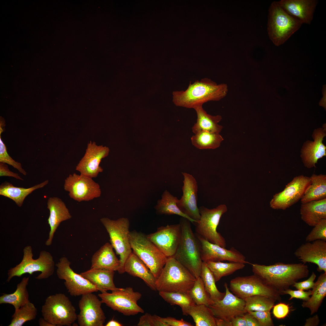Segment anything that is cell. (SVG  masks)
Returning a JSON list of instances; mask_svg holds the SVG:
<instances>
[{"label": "cell", "instance_id": "1", "mask_svg": "<svg viewBox=\"0 0 326 326\" xmlns=\"http://www.w3.org/2000/svg\"><path fill=\"white\" fill-rule=\"evenodd\" d=\"M250 264L254 274L266 284L277 291L280 295L283 291L289 289L299 280L307 277L309 274L308 266L303 263L278 262L268 266Z\"/></svg>", "mask_w": 326, "mask_h": 326}, {"label": "cell", "instance_id": "2", "mask_svg": "<svg viewBox=\"0 0 326 326\" xmlns=\"http://www.w3.org/2000/svg\"><path fill=\"white\" fill-rule=\"evenodd\" d=\"M228 91L225 83L217 84L210 79L204 78L190 82L185 90L172 93L173 101L177 106L194 109L209 101H218L225 97Z\"/></svg>", "mask_w": 326, "mask_h": 326}, {"label": "cell", "instance_id": "3", "mask_svg": "<svg viewBox=\"0 0 326 326\" xmlns=\"http://www.w3.org/2000/svg\"><path fill=\"white\" fill-rule=\"evenodd\" d=\"M191 222L186 218H181V238L173 257L197 278L200 276L203 262L200 242L192 231Z\"/></svg>", "mask_w": 326, "mask_h": 326}, {"label": "cell", "instance_id": "4", "mask_svg": "<svg viewBox=\"0 0 326 326\" xmlns=\"http://www.w3.org/2000/svg\"><path fill=\"white\" fill-rule=\"evenodd\" d=\"M196 278L173 257L168 258L156 279V290L159 292L189 293Z\"/></svg>", "mask_w": 326, "mask_h": 326}, {"label": "cell", "instance_id": "5", "mask_svg": "<svg viewBox=\"0 0 326 326\" xmlns=\"http://www.w3.org/2000/svg\"><path fill=\"white\" fill-rule=\"evenodd\" d=\"M303 24L287 13L278 1L271 4L268 11L267 31L270 39L276 46L284 43Z\"/></svg>", "mask_w": 326, "mask_h": 326}, {"label": "cell", "instance_id": "6", "mask_svg": "<svg viewBox=\"0 0 326 326\" xmlns=\"http://www.w3.org/2000/svg\"><path fill=\"white\" fill-rule=\"evenodd\" d=\"M23 251V258L20 263L8 270V282L14 276L21 277L27 273L31 275L34 272H41V273L35 277L37 280L46 279L53 274L55 264L50 253L45 250L42 251L40 253L39 257L34 259L31 246L25 247Z\"/></svg>", "mask_w": 326, "mask_h": 326}, {"label": "cell", "instance_id": "7", "mask_svg": "<svg viewBox=\"0 0 326 326\" xmlns=\"http://www.w3.org/2000/svg\"><path fill=\"white\" fill-rule=\"evenodd\" d=\"M129 237L132 251L143 261L157 279L168 258L142 233L131 231Z\"/></svg>", "mask_w": 326, "mask_h": 326}, {"label": "cell", "instance_id": "8", "mask_svg": "<svg viewBox=\"0 0 326 326\" xmlns=\"http://www.w3.org/2000/svg\"><path fill=\"white\" fill-rule=\"evenodd\" d=\"M100 221L109 234L110 243L116 254L119 256L120 266L118 272L122 274L125 272L126 261L132 252L129 237V221L124 217L116 220L103 217Z\"/></svg>", "mask_w": 326, "mask_h": 326}, {"label": "cell", "instance_id": "9", "mask_svg": "<svg viewBox=\"0 0 326 326\" xmlns=\"http://www.w3.org/2000/svg\"><path fill=\"white\" fill-rule=\"evenodd\" d=\"M43 318L54 326H71L77 320L75 308L64 294L48 296L41 308Z\"/></svg>", "mask_w": 326, "mask_h": 326}, {"label": "cell", "instance_id": "10", "mask_svg": "<svg viewBox=\"0 0 326 326\" xmlns=\"http://www.w3.org/2000/svg\"><path fill=\"white\" fill-rule=\"evenodd\" d=\"M98 296L101 299L102 303L124 315H134L144 312L137 304L142 294L134 291L131 287L119 288L111 293L102 292Z\"/></svg>", "mask_w": 326, "mask_h": 326}, {"label": "cell", "instance_id": "11", "mask_svg": "<svg viewBox=\"0 0 326 326\" xmlns=\"http://www.w3.org/2000/svg\"><path fill=\"white\" fill-rule=\"evenodd\" d=\"M199 208L200 218L195 223L196 233L211 243L225 248V240L217 231V228L222 216L227 211L226 205L221 204L210 209L203 206Z\"/></svg>", "mask_w": 326, "mask_h": 326}, {"label": "cell", "instance_id": "12", "mask_svg": "<svg viewBox=\"0 0 326 326\" xmlns=\"http://www.w3.org/2000/svg\"><path fill=\"white\" fill-rule=\"evenodd\" d=\"M230 289L238 297L244 299L254 295L266 296L280 302L281 295L272 287L266 284L257 275L238 276L230 281Z\"/></svg>", "mask_w": 326, "mask_h": 326}, {"label": "cell", "instance_id": "13", "mask_svg": "<svg viewBox=\"0 0 326 326\" xmlns=\"http://www.w3.org/2000/svg\"><path fill=\"white\" fill-rule=\"evenodd\" d=\"M70 264L68 259L63 256L55 265L57 267L56 274L58 277L65 280L64 284L71 296H82L99 291L89 280L73 271L70 267Z\"/></svg>", "mask_w": 326, "mask_h": 326}, {"label": "cell", "instance_id": "14", "mask_svg": "<svg viewBox=\"0 0 326 326\" xmlns=\"http://www.w3.org/2000/svg\"><path fill=\"white\" fill-rule=\"evenodd\" d=\"M64 188L70 198L78 202L90 201L101 194L100 185L92 178L75 173L65 179Z\"/></svg>", "mask_w": 326, "mask_h": 326}, {"label": "cell", "instance_id": "15", "mask_svg": "<svg viewBox=\"0 0 326 326\" xmlns=\"http://www.w3.org/2000/svg\"><path fill=\"white\" fill-rule=\"evenodd\" d=\"M310 177L301 175L294 177L283 190L275 194L270 200V207L285 210L297 203L302 197L310 184Z\"/></svg>", "mask_w": 326, "mask_h": 326}, {"label": "cell", "instance_id": "16", "mask_svg": "<svg viewBox=\"0 0 326 326\" xmlns=\"http://www.w3.org/2000/svg\"><path fill=\"white\" fill-rule=\"evenodd\" d=\"M101 300L90 293L82 296L78 302L80 310L77 315L80 326H103L106 318L101 307Z\"/></svg>", "mask_w": 326, "mask_h": 326}, {"label": "cell", "instance_id": "17", "mask_svg": "<svg viewBox=\"0 0 326 326\" xmlns=\"http://www.w3.org/2000/svg\"><path fill=\"white\" fill-rule=\"evenodd\" d=\"M146 236L168 258L173 257L181 239V225L179 223L161 226Z\"/></svg>", "mask_w": 326, "mask_h": 326}, {"label": "cell", "instance_id": "18", "mask_svg": "<svg viewBox=\"0 0 326 326\" xmlns=\"http://www.w3.org/2000/svg\"><path fill=\"white\" fill-rule=\"evenodd\" d=\"M195 234L200 242V256L203 262L206 263L228 261L251 264L246 260L245 257L234 248L228 250L209 242L196 233Z\"/></svg>", "mask_w": 326, "mask_h": 326}, {"label": "cell", "instance_id": "19", "mask_svg": "<svg viewBox=\"0 0 326 326\" xmlns=\"http://www.w3.org/2000/svg\"><path fill=\"white\" fill-rule=\"evenodd\" d=\"M109 148L98 145L94 142L88 143L86 152L76 167L81 174L93 178L97 177L103 169L100 166L101 160L108 155Z\"/></svg>", "mask_w": 326, "mask_h": 326}, {"label": "cell", "instance_id": "20", "mask_svg": "<svg viewBox=\"0 0 326 326\" xmlns=\"http://www.w3.org/2000/svg\"><path fill=\"white\" fill-rule=\"evenodd\" d=\"M184 180L182 187L183 195L178 200L177 205L184 214L197 222L200 215L197 206L198 186L196 179L191 174L182 172Z\"/></svg>", "mask_w": 326, "mask_h": 326}, {"label": "cell", "instance_id": "21", "mask_svg": "<svg viewBox=\"0 0 326 326\" xmlns=\"http://www.w3.org/2000/svg\"><path fill=\"white\" fill-rule=\"evenodd\" d=\"M225 295L221 300L214 302L209 307L215 317L231 322L235 317L243 315L246 313L245 302L231 292L228 285L225 283Z\"/></svg>", "mask_w": 326, "mask_h": 326}, {"label": "cell", "instance_id": "22", "mask_svg": "<svg viewBox=\"0 0 326 326\" xmlns=\"http://www.w3.org/2000/svg\"><path fill=\"white\" fill-rule=\"evenodd\" d=\"M294 255L303 263L316 264L317 270L326 272V242L318 240L302 244L295 251Z\"/></svg>", "mask_w": 326, "mask_h": 326}, {"label": "cell", "instance_id": "23", "mask_svg": "<svg viewBox=\"0 0 326 326\" xmlns=\"http://www.w3.org/2000/svg\"><path fill=\"white\" fill-rule=\"evenodd\" d=\"M326 130V126L315 129L312 135L314 141L308 140L304 143L300 156L305 167H315L318 160L326 156V147L323 143Z\"/></svg>", "mask_w": 326, "mask_h": 326}, {"label": "cell", "instance_id": "24", "mask_svg": "<svg viewBox=\"0 0 326 326\" xmlns=\"http://www.w3.org/2000/svg\"><path fill=\"white\" fill-rule=\"evenodd\" d=\"M281 7L288 14L310 24L318 1L316 0H281L278 1Z\"/></svg>", "mask_w": 326, "mask_h": 326}, {"label": "cell", "instance_id": "25", "mask_svg": "<svg viewBox=\"0 0 326 326\" xmlns=\"http://www.w3.org/2000/svg\"><path fill=\"white\" fill-rule=\"evenodd\" d=\"M47 204V208L50 211V215L47 221L50 230L48 238L45 244L46 246H49L52 244L54 234L60 223L63 221L70 219L72 216L65 203L59 198L56 197L49 198Z\"/></svg>", "mask_w": 326, "mask_h": 326}, {"label": "cell", "instance_id": "26", "mask_svg": "<svg viewBox=\"0 0 326 326\" xmlns=\"http://www.w3.org/2000/svg\"><path fill=\"white\" fill-rule=\"evenodd\" d=\"M125 272L134 277H139L152 290L156 291V279L145 263L133 251L124 264Z\"/></svg>", "mask_w": 326, "mask_h": 326}, {"label": "cell", "instance_id": "27", "mask_svg": "<svg viewBox=\"0 0 326 326\" xmlns=\"http://www.w3.org/2000/svg\"><path fill=\"white\" fill-rule=\"evenodd\" d=\"M111 244L107 242L92 255L91 268L118 271L120 262L116 257Z\"/></svg>", "mask_w": 326, "mask_h": 326}, {"label": "cell", "instance_id": "28", "mask_svg": "<svg viewBox=\"0 0 326 326\" xmlns=\"http://www.w3.org/2000/svg\"><path fill=\"white\" fill-rule=\"evenodd\" d=\"M300 214L305 223L314 226L322 219H326V198L301 203Z\"/></svg>", "mask_w": 326, "mask_h": 326}, {"label": "cell", "instance_id": "29", "mask_svg": "<svg viewBox=\"0 0 326 326\" xmlns=\"http://www.w3.org/2000/svg\"><path fill=\"white\" fill-rule=\"evenodd\" d=\"M114 271L101 269L91 268L80 274L94 285L101 292L110 290L111 291L119 288L113 282Z\"/></svg>", "mask_w": 326, "mask_h": 326}, {"label": "cell", "instance_id": "30", "mask_svg": "<svg viewBox=\"0 0 326 326\" xmlns=\"http://www.w3.org/2000/svg\"><path fill=\"white\" fill-rule=\"evenodd\" d=\"M49 181L47 180L29 188L17 187L5 181L0 186V195L8 197L14 201L19 207L23 204L26 197L34 190L42 188L47 185Z\"/></svg>", "mask_w": 326, "mask_h": 326}, {"label": "cell", "instance_id": "31", "mask_svg": "<svg viewBox=\"0 0 326 326\" xmlns=\"http://www.w3.org/2000/svg\"><path fill=\"white\" fill-rule=\"evenodd\" d=\"M197 116V122L192 127L193 132L195 134L200 131H206L219 133L223 126L218 124L222 120L220 115L212 116L208 114L203 107L199 106L194 109Z\"/></svg>", "mask_w": 326, "mask_h": 326}, {"label": "cell", "instance_id": "32", "mask_svg": "<svg viewBox=\"0 0 326 326\" xmlns=\"http://www.w3.org/2000/svg\"><path fill=\"white\" fill-rule=\"evenodd\" d=\"M310 178L311 182L300 200L301 203L326 198V175L314 174Z\"/></svg>", "mask_w": 326, "mask_h": 326}, {"label": "cell", "instance_id": "33", "mask_svg": "<svg viewBox=\"0 0 326 326\" xmlns=\"http://www.w3.org/2000/svg\"><path fill=\"white\" fill-rule=\"evenodd\" d=\"M312 291L311 297L302 305L303 308L309 309L311 315L318 311L326 296V272L318 276Z\"/></svg>", "mask_w": 326, "mask_h": 326}, {"label": "cell", "instance_id": "34", "mask_svg": "<svg viewBox=\"0 0 326 326\" xmlns=\"http://www.w3.org/2000/svg\"><path fill=\"white\" fill-rule=\"evenodd\" d=\"M178 200L177 197L172 195L167 190H165L161 196V198L157 202L155 207L156 213L159 214L176 215L187 219L191 223L197 222L183 213L178 207L177 203Z\"/></svg>", "mask_w": 326, "mask_h": 326}, {"label": "cell", "instance_id": "35", "mask_svg": "<svg viewBox=\"0 0 326 326\" xmlns=\"http://www.w3.org/2000/svg\"><path fill=\"white\" fill-rule=\"evenodd\" d=\"M29 277H24L18 283L16 290L10 294L3 293L0 297V304H9L12 305L15 310L23 306L28 302L29 295L27 289Z\"/></svg>", "mask_w": 326, "mask_h": 326}, {"label": "cell", "instance_id": "36", "mask_svg": "<svg viewBox=\"0 0 326 326\" xmlns=\"http://www.w3.org/2000/svg\"><path fill=\"white\" fill-rule=\"evenodd\" d=\"M190 315L196 326H216V317L211 309L205 305H195L189 307L184 315Z\"/></svg>", "mask_w": 326, "mask_h": 326}, {"label": "cell", "instance_id": "37", "mask_svg": "<svg viewBox=\"0 0 326 326\" xmlns=\"http://www.w3.org/2000/svg\"><path fill=\"white\" fill-rule=\"evenodd\" d=\"M191 139L192 145L200 149H216L224 140L219 133L203 130L195 133Z\"/></svg>", "mask_w": 326, "mask_h": 326}, {"label": "cell", "instance_id": "38", "mask_svg": "<svg viewBox=\"0 0 326 326\" xmlns=\"http://www.w3.org/2000/svg\"><path fill=\"white\" fill-rule=\"evenodd\" d=\"M207 266L212 273L216 282L223 277L231 275L237 270L243 269L245 264L241 263L208 262Z\"/></svg>", "mask_w": 326, "mask_h": 326}, {"label": "cell", "instance_id": "39", "mask_svg": "<svg viewBox=\"0 0 326 326\" xmlns=\"http://www.w3.org/2000/svg\"><path fill=\"white\" fill-rule=\"evenodd\" d=\"M200 276L203 280L206 291L213 302L220 301L223 299L225 292H221L217 289L214 276L206 262H203Z\"/></svg>", "mask_w": 326, "mask_h": 326}, {"label": "cell", "instance_id": "40", "mask_svg": "<svg viewBox=\"0 0 326 326\" xmlns=\"http://www.w3.org/2000/svg\"><path fill=\"white\" fill-rule=\"evenodd\" d=\"M37 310L34 305L29 301L19 309L15 310L8 326H22L27 321L36 318Z\"/></svg>", "mask_w": 326, "mask_h": 326}, {"label": "cell", "instance_id": "41", "mask_svg": "<svg viewBox=\"0 0 326 326\" xmlns=\"http://www.w3.org/2000/svg\"><path fill=\"white\" fill-rule=\"evenodd\" d=\"M159 292V295L171 305L179 306L184 315L189 307L196 305L189 293L179 292Z\"/></svg>", "mask_w": 326, "mask_h": 326}, {"label": "cell", "instance_id": "42", "mask_svg": "<svg viewBox=\"0 0 326 326\" xmlns=\"http://www.w3.org/2000/svg\"><path fill=\"white\" fill-rule=\"evenodd\" d=\"M245 302L246 313L248 311L270 310L274 305L276 301L260 295H254L243 299Z\"/></svg>", "mask_w": 326, "mask_h": 326}, {"label": "cell", "instance_id": "43", "mask_svg": "<svg viewBox=\"0 0 326 326\" xmlns=\"http://www.w3.org/2000/svg\"><path fill=\"white\" fill-rule=\"evenodd\" d=\"M189 293L196 305H205L209 307L214 302L206 291L200 276L196 278L193 286Z\"/></svg>", "mask_w": 326, "mask_h": 326}, {"label": "cell", "instance_id": "44", "mask_svg": "<svg viewBox=\"0 0 326 326\" xmlns=\"http://www.w3.org/2000/svg\"><path fill=\"white\" fill-rule=\"evenodd\" d=\"M3 130H0V162L7 164L11 165L14 168L24 175H26L27 173L22 167L21 163L15 161L9 156L7 153L6 146L3 142L1 138V133Z\"/></svg>", "mask_w": 326, "mask_h": 326}, {"label": "cell", "instance_id": "45", "mask_svg": "<svg viewBox=\"0 0 326 326\" xmlns=\"http://www.w3.org/2000/svg\"><path fill=\"white\" fill-rule=\"evenodd\" d=\"M313 227L306 236V241L311 242L318 240L326 241V219H322Z\"/></svg>", "mask_w": 326, "mask_h": 326}, {"label": "cell", "instance_id": "46", "mask_svg": "<svg viewBox=\"0 0 326 326\" xmlns=\"http://www.w3.org/2000/svg\"><path fill=\"white\" fill-rule=\"evenodd\" d=\"M258 321L261 326H273L270 310L248 311Z\"/></svg>", "mask_w": 326, "mask_h": 326}, {"label": "cell", "instance_id": "47", "mask_svg": "<svg viewBox=\"0 0 326 326\" xmlns=\"http://www.w3.org/2000/svg\"><path fill=\"white\" fill-rule=\"evenodd\" d=\"M312 290H309L308 291H305L303 290L298 289L297 290H292L289 289L283 291L281 295L286 294L289 295L290 297L289 300L293 298H296L302 299L304 301L308 300L310 296L312 295Z\"/></svg>", "mask_w": 326, "mask_h": 326}, {"label": "cell", "instance_id": "48", "mask_svg": "<svg viewBox=\"0 0 326 326\" xmlns=\"http://www.w3.org/2000/svg\"><path fill=\"white\" fill-rule=\"evenodd\" d=\"M316 277L315 273L312 272L311 276L307 280L301 282H296L292 286L297 289L307 290L312 289L315 285L314 282Z\"/></svg>", "mask_w": 326, "mask_h": 326}, {"label": "cell", "instance_id": "49", "mask_svg": "<svg viewBox=\"0 0 326 326\" xmlns=\"http://www.w3.org/2000/svg\"><path fill=\"white\" fill-rule=\"evenodd\" d=\"M273 308V314L274 317L278 319L285 318L288 315L289 311L288 305L283 303H280L274 305Z\"/></svg>", "mask_w": 326, "mask_h": 326}, {"label": "cell", "instance_id": "50", "mask_svg": "<svg viewBox=\"0 0 326 326\" xmlns=\"http://www.w3.org/2000/svg\"><path fill=\"white\" fill-rule=\"evenodd\" d=\"M164 321L168 326H192L190 323L186 321L183 319L177 320L173 317H168L162 318Z\"/></svg>", "mask_w": 326, "mask_h": 326}, {"label": "cell", "instance_id": "51", "mask_svg": "<svg viewBox=\"0 0 326 326\" xmlns=\"http://www.w3.org/2000/svg\"><path fill=\"white\" fill-rule=\"evenodd\" d=\"M0 176L12 177L18 180H24L18 173L10 171L8 165L3 162L0 163Z\"/></svg>", "mask_w": 326, "mask_h": 326}, {"label": "cell", "instance_id": "52", "mask_svg": "<svg viewBox=\"0 0 326 326\" xmlns=\"http://www.w3.org/2000/svg\"><path fill=\"white\" fill-rule=\"evenodd\" d=\"M243 316L245 319L247 326H261L257 319L249 313H245Z\"/></svg>", "mask_w": 326, "mask_h": 326}, {"label": "cell", "instance_id": "53", "mask_svg": "<svg viewBox=\"0 0 326 326\" xmlns=\"http://www.w3.org/2000/svg\"><path fill=\"white\" fill-rule=\"evenodd\" d=\"M151 315L146 313L139 318V321L137 324L138 326H152L151 321Z\"/></svg>", "mask_w": 326, "mask_h": 326}, {"label": "cell", "instance_id": "54", "mask_svg": "<svg viewBox=\"0 0 326 326\" xmlns=\"http://www.w3.org/2000/svg\"><path fill=\"white\" fill-rule=\"evenodd\" d=\"M151 318L152 326H168L162 317L154 315H151Z\"/></svg>", "mask_w": 326, "mask_h": 326}, {"label": "cell", "instance_id": "55", "mask_svg": "<svg viewBox=\"0 0 326 326\" xmlns=\"http://www.w3.org/2000/svg\"><path fill=\"white\" fill-rule=\"evenodd\" d=\"M232 326H247L246 321L243 315L237 316L231 321Z\"/></svg>", "mask_w": 326, "mask_h": 326}, {"label": "cell", "instance_id": "56", "mask_svg": "<svg viewBox=\"0 0 326 326\" xmlns=\"http://www.w3.org/2000/svg\"><path fill=\"white\" fill-rule=\"evenodd\" d=\"M318 316L316 315L312 317H310L306 320L304 326H317L320 323Z\"/></svg>", "mask_w": 326, "mask_h": 326}, {"label": "cell", "instance_id": "57", "mask_svg": "<svg viewBox=\"0 0 326 326\" xmlns=\"http://www.w3.org/2000/svg\"><path fill=\"white\" fill-rule=\"evenodd\" d=\"M215 319L216 326H232L231 322L227 321L216 317Z\"/></svg>", "mask_w": 326, "mask_h": 326}, {"label": "cell", "instance_id": "58", "mask_svg": "<svg viewBox=\"0 0 326 326\" xmlns=\"http://www.w3.org/2000/svg\"><path fill=\"white\" fill-rule=\"evenodd\" d=\"M39 325L40 326H54L48 322L43 318H40L39 320Z\"/></svg>", "mask_w": 326, "mask_h": 326}, {"label": "cell", "instance_id": "59", "mask_svg": "<svg viewBox=\"0 0 326 326\" xmlns=\"http://www.w3.org/2000/svg\"><path fill=\"white\" fill-rule=\"evenodd\" d=\"M106 326H122L123 325L119 322L112 319L108 322Z\"/></svg>", "mask_w": 326, "mask_h": 326}]
</instances>
